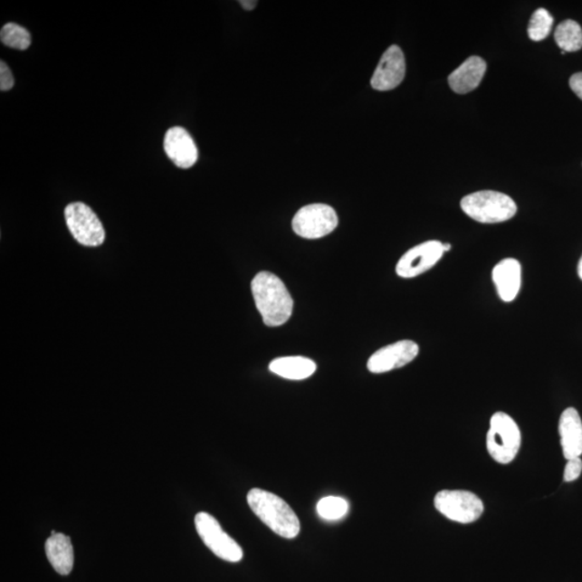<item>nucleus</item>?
Wrapping results in <instances>:
<instances>
[{
  "label": "nucleus",
  "instance_id": "f257e3e1",
  "mask_svg": "<svg viewBox=\"0 0 582 582\" xmlns=\"http://www.w3.org/2000/svg\"><path fill=\"white\" fill-rule=\"evenodd\" d=\"M252 292L265 325L279 327L291 319L292 298L278 276L270 272H260L252 281Z\"/></svg>",
  "mask_w": 582,
  "mask_h": 582
},
{
  "label": "nucleus",
  "instance_id": "f03ea898",
  "mask_svg": "<svg viewBox=\"0 0 582 582\" xmlns=\"http://www.w3.org/2000/svg\"><path fill=\"white\" fill-rule=\"evenodd\" d=\"M247 502L253 512L275 534L292 539L301 533V521L296 512L278 495L253 489L247 495Z\"/></svg>",
  "mask_w": 582,
  "mask_h": 582
},
{
  "label": "nucleus",
  "instance_id": "7ed1b4c3",
  "mask_svg": "<svg viewBox=\"0 0 582 582\" xmlns=\"http://www.w3.org/2000/svg\"><path fill=\"white\" fill-rule=\"evenodd\" d=\"M461 207L467 216L482 224L505 223L514 217L518 206L510 196L484 190L463 197Z\"/></svg>",
  "mask_w": 582,
  "mask_h": 582
},
{
  "label": "nucleus",
  "instance_id": "20e7f679",
  "mask_svg": "<svg viewBox=\"0 0 582 582\" xmlns=\"http://www.w3.org/2000/svg\"><path fill=\"white\" fill-rule=\"evenodd\" d=\"M521 445V433L517 423L504 412L491 416L487 436L489 453L500 464H510Z\"/></svg>",
  "mask_w": 582,
  "mask_h": 582
},
{
  "label": "nucleus",
  "instance_id": "39448f33",
  "mask_svg": "<svg viewBox=\"0 0 582 582\" xmlns=\"http://www.w3.org/2000/svg\"><path fill=\"white\" fill-rule=\"evenodd\" d=\"M65 220L73 239L87 247H98L105 241L103 224L91 207L81 202L71 203L65 208Z\"/></svg>",
  "mask_w": 582,
  "mask_h": 582
},
{
  "label": "nucleus",
  "instance_id": "423d86ee",
  "mask_svg": "<svg viewBox=\"0 0 582 582\" xmlns=\"http://www.w3.org/2000/svg\"><path fill=\"white\" fill-rule=\"evenodd\" d=\"M197 534L215 556L228 562H240L243 558L242 548L212 514L199 512L195 519Z\"/></svg>",
  "mask_w": 582,
  "mask_h": 582
},
{
  "label": "nucleus",
  "instance_id": "0eeeda50",
  "mask_svg": "<svg viewBox=\"0 0 582 582\" xmlns=\"http://www.w3.org/2000/svg\"><path fill=\"white\" fill-rule=\"evenodd\" d=\"M434 507L452 521L468 524L477 521L483 513V502L468 491L444 490L434 497Z\"/></svg>",
  "mask_w": 582,
  "mask_h": 582
},
{
  "label": "nucleus",
  "instance_id": "6e6552de",
  "mask_svg": "<svg viewBox=\"0 0 582 582\" xmlns=\"http://www.w3.org/2000/svg\"><path fill=\"white\" fill-rule=\"evenodd\" d=\"M337 213L329 205H310L299 210L292 220V229L304 239H320L338 227Z\"/></svg>",
  "mask_w": 582,
  "mask_h": 582
},
{
  "label": "nucleus",
  "instance_id": "1a4fd4ad",
  "mask_svg": "<svg viewBox=\"0 0 582 582\" xmlns=\"http://www.w3.org/2000/svg\"><path fill=\"white\" fill-rule=\"evenodd\" d=\"M444 253V243L437 240L422 243L400 258L396 273L403 279L416 278L434 267Z\"/></svg>",
  "mask_w": 582,
  "mask_h": 582
},
{
  "label": "nucleus",
  "instance_id": "9d476101",
  "mask_svg": "<svg viewBox=\"0 0 582 582\" xmlns=\"http://www.w3.org/2000/svg\"><path fill=\"white\" fill-rule=\"evenodd\" d=\"M420 348L414 341L403 340L389 344L371 356L368 360V370L372 373H386L401 368L414 361L419 355Z\"/></svg>",
  "mask_w": 582,
  "mask_h": 582
},
{
  "label": "nucleus",
  "instance_id": "9b49d317",
  "mask_svg": "<svg viewBox=\"0 0 582 582\" xmlns=\"http://www.w3.org/2000/svg\"><path fill=\"white\" fill-rule=\"evenodd\" d=\"M405 76V60L398 46L389 47L382 55L371 78V87L377 91H391L403 82Z\"/></svg>",
  "mask_w": 582,
  "mask_h": 582
},
{
  "label": "nucleus",
  "instance_id": "f8f14e48",
  "mask_svg": "<svg viewBox=\"0 0 582 582\" xmlns=\"http://www.w3.org/2000/svg\"><path fill=\"white\" fill-rule=\"evenodd\" d=\"M164 150L175 166L180 168L194 167L199 157L194 138L180 127L168 129L164 138Z\"/></svg>",
  "mask_w": 582,
  "mask_h": 582
},
{
  "label": "nucleus",
  "instance_id": "ddd939ff",
  "mask_svg": "<svg viewBox=\"0 0 582 582\" xmlns=\"http://www.w3.org/2000/svg\"><path fill=\"white\" fill-rule=\"evenodd\" d=\"M521 273V264L514 258H506L495 265L491 279L502 301L511 302L518 297Z\"/></svg>",
  "mask_w": 582,
  "mask_h": 582
},
{
  "label": "nucleus",
  "instance_id": "4468645a",
  "mask_svg": "<svg viewBox=\"0 0 582 582\" xmlns=\"http://www.w3.org/2000/svg\"><path fill=\"white\" fill-rule=\"evenodd\" d=\"M558 433L565 459L579 457L582 454V421L577 410L568 408L563 412L559 417Z\"/></svg>",
  "mask_w": 582,
  "mask_h": 582
},
{
  "label": "nucleus",
  "instance_id": "2eb2a0df",
  "mask_svg": "<svg viewBox=\"0 0 582 582\" xmlns=\"http://www.w3.org/2000/svg\"><path fill=\"white\" fill-rule=\"evenodd\" d=\"M487 63L479 56H471L449 76L450 88L457 94L473 91L482 83Z\"/></svg>",
  "mask_w": 582,
  "mask_h": 582
},
{
  "label": "nucleus",
  "instance_id": "dca6fc26",
  "mask_svg": "<svg viewBox=\"0 0 582 582\" xmlns=\"http://www.w3.org/2000/svg\"><path fill=\"white\" fill-rule=\"evenodd\" d=\"M46 555L56 573L69 575L73 568V548L69 536L62 533L51 535L46 541Z\"/></svg>",
  "mask_w": 582,
  "mask_h": 582
},
{
  "label": "nucleus",
  "instance_id": "f3484780",
  "mask_svg": "<svg viewBox=\"0 0 582 582\" xmlns=\"http://www.w3.org/2000/svg\"><path fill=\"white\" fill-rule=\"evenodd\" d=\"M269 369L288 380H304L314 375L316 364L312 359L302 356H288V358L274 359L270 364Z\"/></svg>",
  "mask_w": 582,
  "mask_h": 582
},
{
  "label": "nucleus",
  "instance_id": "a211bd4d",
  "mask_svg": "<svg viewBox=\"0 0 582 582\" xmlns=\"http://www.w3.org/2000/svg\"><path fill=\"white\" fill-rule=\"evenodd\" d=\"M555 39L564 52H576L582 48V28L577 22L564 21L557 27Z\"/></svg>",
  "mask_w": 582,
  "mask_h": 582
},
{
  "label": "nucleus",
  "instance_id": "6ab92c4d",
  "mask_svg": "<svg viewBox=\"0 0 582 582\" xmlns=\"http://www.w3.org/2000/svg\"><path fill=\"white\" fill-rule=\"evenodd\" d=\"M0 39L5 46L21 51L27 50L32 44L31 33L15 24H5L0 32Z\"/></svg>",
  "mask_w": 582,
  "mask_h": 582
},
{
  "label": "nucleus",
  "instance_id": "aec40b11",
  "mask_svg": "<svg viewBox=\"0 0 582 582\" xmlns=\"http://www.w3.org/2000/svg\"><path fill=\"white\" fill-rule=\"evenodd\" d=\"M349 510L348 502L337 496L324 497L319 501L316 510L326 521H338L346 517Z\"/></svg>",
  "mask_w": 582,
  "mask_h": 582
},
{
  "label": "nucleus",
  "instance_id": "412c9836",
  "mask_svg": "<svg viewBox=\"0 0 582 582\" xmlns=\"http://www.w3.org/2000/svg\"><path fill=\"white\" fill-rule=\"evenodd\" d=\"M553 18L544 8L537 9L530 20L529 37L533 42L544 41L551 32Z\"/></svg>",
  "mask_w": 582,
  "mask_h": 582
},
{
  "label": "nucleus",
  "instance_id": "4be33fe9",
  "mask_svg": "<svg viewBox=\"0 0 582 582\" xmlns=\"http://www.w3.org/2000/svg\"><path fill=\"white\" fill-rule=\"evenodd\" d=\"M582 472V461L580 457H575L568 461L567 466L564 471V482H572L580 477Z\"/></svg>",
  "mask_w": 582,
  "mask_h": 582
},
{
  "label": "nucleus",
  "instance_id": "5701e85b",
  "mask_svg": "<svg viewBox=\"0 0 582 582\" xmlns=\"http://www.w3.org/2000/svg\"><path fill=\"white\" fill-rule=\"evenodd\" d=\"M14 86V78L7 64L2 61L0 63V90L3 92L9 91Z\"/></svg>",
  "mask_w": 582,
  "mask_h": 582
},
{
  "label": "nucleus",
  "instance_id": "b1692460",
  "mask_svg": "<svg viewBox=\"0 0 582 582\" xmlns=\"http://www.w3.org/2000/svg\"><path fill=\"white\" fill-rule=\"evenodd\" d=\"M569 87L582 100V72L574 73L569 79Z\"/></svg>",
  "mask_w": 582,
  "mask_h": 582
},
{
  "label": "nucleus",
  "instance_id": "393cba45",
  "mask_svg": "<svg viewBox=\"0 0 582 582\" xmlns=\"http://www.w3.org/2000/svg\"><path fill=\"white\" fill-rule=\"evenodd\" d=\"M240 4L242 5V7L246 9V10H253L256 8L257 2H253V0H241Z\"/></svg>",
  "mask_w": 582,
  "mask_h": 582
},
{
  "label": "nucleus",
  "instance_id": "a878e982",
  "mask_svg": "<svg viewBox=\"0 0 582 582\" xmlns=\"http://www.w3.org/2000/svg\"><path fill=\"white\" fill-rule=\"evenodd\" d=\"M578 275H579V278L582 280V256L580 258V262L578 264Z\"/></svg>",
  "mask_w": 582,
  "mask_h": 582
},
{
  "label": "nucleus",
  "instance_id": "bb28decb",
  "mask_svg": "<svg viewBox=\"0 0 582 582\" xmlns=\"http://www.w3.org/2000/svg\"><path fill=\"white\" fill-rule=\"evenodd\" d=\"M444 253L450 252L451 251V245L450 244H444Z\"/></svg>",
  "mask_w": 582,
  "mask_h": 582
}]
</instances>
